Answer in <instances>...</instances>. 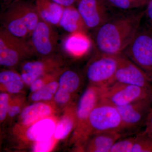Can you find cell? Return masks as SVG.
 Instances as JSON below:
<instances>
[{
	"label": "cell",
	"mask_w": 152,
	"mask_h": 152,
	"mask_svg": "<svg viewBox=\"0 0 152 152\" xmlns=\"http://www.w3.org/2000/svg\"><path fill=\"white\" fill-rule=\"evenodd\" d=\"M23 100L21 98H16L10 101L8 115L10 118H13L20 113Z\"/></svg>",
	"instance_id": "31"
},
{
	"label": "cell",
	"mask_w": 152,
	"mask_h": 152,
	"mask_svg": "<svg viewBox=\"0 0 152 152\" xmlns=\"http://www.w3.org/2000/svg\"><path fill=\"white\" fill-rule=\"evenodd\" d=\"M131 152H152V139L138 134Z\"/></svg>",
	"instance_id": "25"
},
{
	"label": "cell",
	"mask_w": 152,
	"mask_h": 152,
	"mask_svg": "<svg viewBox=\"0 0 152 152\" xmlns=\"http://www.w3.org/2000/svg\"><path fill=\"white\" fill-rule=\"evenodd\" d=\"M137 136H127L117 141L112 147L110 152H131Z\"/></svg>",
	"instance_id": "24"
},
{
	"label": "cell",
	"mask_w": 152,
	"mask_h": 152,
	"mask_svg": "<svg viewBox=\"0 0 152 152\" xmlns=\"http://www.w3.org/2000/svg\"><path fill=\"white\" fill-rule=\"evenodd\" d=\"M76 124V107L72 106L58 122L54 137L58 140L65 138L75 127Z\"/></svg>",
	"instance_id": "21"
},
{
	"label": "cell",
	"mask_w": 152,
	"mask_h": 152,
	"mask_svg": "<svg viewBox=\"0 0 152 152\" xmlns=\"http://www.w3.org/2000/svg\"><path fill=\"white\" fill-rule=\"evenodd\" d=\"M58 122L57 119L53 115L39 120L26 127L25 137L34 142L50 138L54 135Z\"/></svg>",
	"instance_id": "14"
},
{
	"label": "cell",
	"mask_w": 152,
	"mask_h": 152,
	"mask_svg": "<svg viewBox=\"0 0 152 152\" xmlns=\"http://www.w3.org/2000/svg\"><path fill=\"white\" fill-rule=\"evenodd\" d=\"M145 11L111 16L95 29L94 39L97 53L118 56L123 53L140 29Z\"/></svg>",
	"instance_id": "1"
},
{
	"label": "cell",
	"mask_w": 152,
	"mask_h": 152,
	"mask_svg": "<svg viewBox=\"0 0 152 152\" xmlns=\"http://www.w3.org/2000/svg\"><path fill=\"white\" fill-rule=\"evenodd\" d=\"M117 107L121 115L125 132L134 130L145 124L152 107V96Z\"/></svg>",
	"instance_id": "13"
},
{
	"label": "cell",
	"mask_w": 152,
	"mask_h": 152,
	"mask_svg": "<svg viewBox=\"0 0 152 152\" xmlns=\"http://www.w3.org/2000/svg\"><path fill=\"white\" fill-rule=\"evenodd\" d=\"M76 4L88 29H95L111 17L107 0H78Z\"/></svg>",
	"instance_id": "11"
},
{
	"label": "cell",
	"mask_w": 152,
	"mask_h": 152,
	"mask_svg": "<svg viewBox=\"0 0 152 152\" xmlns=\"http://www.w3.org/2000/svg\"><path fill=\"white\" fill-rule=\"evenodd\" d=\"M92 46L91 39L84 32L70 34L63 42V50L70 56L75 58L83 56L89 51Z\"/></svg>",
	"instance_id": "16"
},
{
	"label": "cell",
	"mask_w": 152,
	"mask_h": 152,
	"mask_svg": "<svg viewBox=\"0 0 152 152\" xmlns=\"http://www.w3.org/2000/svg\"><path fill=\"white\" fill-rule=\"evenodd\" d=\"M52 1L63 7H67L74 6L75 4H77L78 0H52Z\"/></svg>",
	"instance_id": "34"
},
{
	"label": "cell",
	"mask_w": 152,
	"mask_h": 152,
	"mask_svg": "<svg viewBox=\"0 0 152 152\" xmlns=\"http://www.w3.org/2000/svg\"><path fill=\"white\" fill-rule=\"evenodd\" d=\"M58 84L59 88L73 94L80 88L81 79L77 73L69 70L64 71L60 75Z\"/></svg>",
	"instance_id": "22"
},
{
	"label": "cell",
	"mask_w": 152,
	"mask_h": 152,
	"mask_svg": "<svg viewBox=\"0 0 152 152\" xmlns=\"http://www.w3.org/2000/svg\"><path fill=\"white\" fill-rule=\"evenodd\" d=\"M147 5V8L145 11V15L148 21L152 26V0H150Z\"/></svg>",
	"instance_id": "33"
},
{
	"label": "cell",
	"mask_w": 152,
	"mask_h": 152,
	"mask_svg": "<svg viewBox=\"0 0 152 152\" xmlns=\"http://www.w3.org/2000/svg\"><path fill=\"white\" fill-rule=\"evenodd\" d=\"M52 26L40 19L30 37L34 52L42 57L53 55L58 47V35Z\"/></svg>",
	"instance_id": "10"
},
{
	"label": "cell",
	"mask_w": 152,
	"mask_h": 152,
	"mask_svg": "<svg viewBox=\"0 0 152 152\" xmlns=\"http://www.w3.org/2000/svg\"><path fill=\"white\" fill-rule=\"evenodd\" d=\"M10 96L6 93H1L0 94V120L2 122L6 118L8 112L10 101Z\"/></svg>",
	"instance_id": "29"
},
{
	"label": "cell",
	"mask_w": 152,
	"mask_h": 152,
	"mask_svg": "<svg viewBox=\"0 0 152 152\" xmlns=\"http://www.w3.org/2000/svg\"><path fill=\"white\" fill-rule=\"evenodd\" d=\"M58 87V82L53 80L40 89L32 93L31 96V100L34 102L51 100L54 98Z\"/></svg>",
	"instance_id": "23"
},
{
	"label": "cell",
	"mask_w": 152,
	"mask_h": 152,
	"mask_svg": "<svg viewBox=\"0 0 152 152\" xmlns=\"http://www.w3.org/2000/svg\"><path fill=\"white\" fill-rule=\"evenodd\" d=\"M140 1L141 3L142 6H144L147 5L150 0H140Z\"/></svg>",
	"instance_id": "36"
},
{
	"label": "cell",
	"mask_w": 152,
	"mask_h": 152,
	"mask_svg": "<svg viewBox=\"0 0 152 152\" xmlns=\"http://www.w3.org/2000/svg\"><path fill=\"white\" fill-rule=\"evenodd\" d=\"M123 53L152 76V32L139 29Z\"/></svg>",
	"instance_id": "8"
},
{
	"label": "cell",
	"mask_w": 152,
	"mask_h": 152,
	"mask_svg": "<svg viewBox=\"0 0 152 152\" xmlns=\"http://www.w3.org/2000/svg\"><path fill=\"white\" fill-rule=\"evenodd\" d=\"M151 96L152 98V91H151Z\"/></svg>",
	"instance_id": "37"
},
{
	"label": "cell",
	"mask_w": 152,
	"mask_h": 152,
	"mask_svg": "<svg viewBox=\"0 0 152 152\" xmlns=\"http://www.w3.org/2000/svg\"><path fill=\"white\" fill-rule=\"evenodd\" d=\"M59 26L67 32L86 33L88 29L77 7L74 6L65 7Z\"/></svg>",
	"instance_id": "19"
},
{
	"label": "cell",
	"mask_w": 152,
	"mask_h": 152,
	"mask_svg": "<svg viewBox=\"0 0 152 152\" xmlns=\"http://www.w3.org/2000/svg\"><path fill=\"white\" fill-rule=\"evenodd\" d=\"M102 90V88L90 85L81 96L76 107V124L74 135L75 140L80 145L85 144L89 137L90 115L100 101Z\"/></svg>",
	"instance_id": "3"
},
{
	"label": "cell",
	"mask_w": 152,
	"mask_h": 152,
	"mask_svg": "<svg viewBox=\"0 0 152 152\" xmlns=\"http://www.w3.org/2000/svg\"><path fill=\"white\" fill-rule=\"evenodd\" d=\"M54 108L48 103L37 102L25 108L21 113V124L27 127L39 120L53 115Z\"/></svg>",
	"instance_id": "18"
},
{
	"label": "cell",
	"mask_w": 152,
	"mask_h": 152,
	"mask_svg": "<svg viewBox=\"0 0 152 152\" xmlns=\"http://www.w3.org/2000/svg\"><path fill=\"white\" fill-rule=\"evenodd\" d=\"M121 132H108L91 135L85 143V150L91 152H110L114 144L119 139L126 137Z\"/></svg>",
	"instance_id": "15"
},
{
	"label": "cell",
	"mask_w": 152,
	"mask_h": 152,
	"mask_svg": "<svg viewBox=\"0 0 152 152\" xmlns=\"http://www.w3.org/2000/svg\"><path fill=\"white\" fill-rule=\"evenodd\" d=\"M72 94L58 87L54 96L55 102L59 105H64L70 100Z\"/></svg>",
	"instance_id": "30"
},
{
	"label": "cell",
	"mask_w": 152,
	"mask_h": 152,
	"mask_svg": "<svg viewBox=\"0 0 152 152\" xmlns=\"http://www.w3.org/2000/svg\"><path fill=\"white\" fill-rule=\"evenodd\" d=\"M144 125L145 129L140 134L152 139V107L148 114Z\"/></svg>",
	"instance_id": "32"
},
{
	"label": "cell",
	"mask_w": 152,
	"mask_h": 152,
	"mask_svg": "<svg viewBox=\"0 0 152 152\" xmlns=\"http://www.w3.org/2000/svg\"><path fill=\"white\" fill-rule=\"evenodd\" d=\"M109 5L123 10H130L142 7L140 0H107Z\"/></svg>",
	"instance_id": "26"
},
{
	"label": "cell",
	"mask_w": 152,
	"mask_h": 152,
	"mask_svg": "<svg viewBox=\"0 0 152 152\" xmlns=\"http://www.w3.org/2000/svg\"><path fill=\"white\" fill-rule=\"evenodd\" d=\"M118 56L97 53L87 68L90 85L103 88L113 83L118 66Z\"/></svg>",
	"instance_id": "6"
},
{
	"label": "cell",
	"mask_w": 152,
	"mask_h": 152,
	"mask_svg": "<svg viewBox=\"0 0 152 152\" xmlns=\"http://www.w3.org/2000/svg\"><path fill=\"white\" fill-rule=\"evenodd\" d=\"M37 61L26 62L22 67L20 76L25 84L30 86L37 79L48 74L61 72V58L53 55Z\"/></svg>",
	"instance_id": "12"
},
{
	"label": "cell",
	"mask_w": 152,
	"mask_h": 152,
	"mask_svg": "<svg viewBox=\"0 0 152 152\" xmlns=\"http://www.w3.org/2000/svg\"><path fill=\"white\" fill-rule=\"evenodd\" d=\"M19 1L20 0H1L2 8L4 10L9 6Z\"/></svg>",
	"instance_id": "35"
},
{
	"label": "cell",
	"mask_w": 152,
	"mask_h": 152,
	"mask_svg": "<svg viewBox=\"0 0 152 152\" xmlns=\"http://www.w3.org/2000/svg\"><path fill=\"white\" fill-rule=\"evenodd\" d=\"M1 89L11 94L20 93L23 88L24 83L20 75L12 70H4L0 73Z\"/></svg>",
	"instance_id": "20"
},
{
	"label": "cell",
	"mask_w": 152,
	"mask_h": 152,
	"mask_svg": "<svg viewBox=\"0 0 152 152\" xmlns=\"http://www.w3.org/2000/svg\"><path fill=\"white\" fill-rule=\"evenodd\" d=\"M40 20L35 4L20 0L9 6L1 15L2 27L12 34L30 37Z\"/></svg>",
	"instance_id": "2"
},
{
	"label": "cell",
	"mask_w": 152,
	"mask_h": 152,
	"mask_svg": "<svg viewBox=\"0 0 152 152\" xmlns=\"http://www.w3.org/2000/svg\"><path fill=\"white\" fill-rule=\"evenodd\" d=\"M61 72L48 74L37 79L30 85V91L32 93H33L40 89L48 83L54 80V79Z\"/></svg>",
	"instance_id": "28"
},
{
	"label": "cell",
	"mask_w": 152,
	"mask_h": 152,
	"mask_svg": "<svg viewBox=\"0 0 152 152\" xmlns=\"http://www.w3.org/2000/svg\"><path fill=\"white\" fill-rule=\"evenodd\" d=\"M58 141L54 135L50 138L44 140L34 142L33 145L32 151L36 152H49L53 149Z\"/></svg>",
	"instance_id": "27"
},
{
	"label": "cell",
	"mask_w": 152,
	"mask_h": 152,
	"mask_svg": "<svg viewBox=\"0 0 152 152\" xmlns=\"http://www.w3.org/2000/svg\"><path fill=\"white\" fill-rule=\"evenodd\" d=\"M115 82L152 89V76L131 61L124 53L118 55Z\"/></svg>",
	"instance_id": "9"
},
{
	"label": "cell",
	"mask_w": 152,
	"mask_h": 152,
	"mask_svg": "<svg viewBox=\"0 0 152 152\" xmlns=\"http://www.w3.org/2000/svg\"><path fill=\"white\" fill-rule=\"evenodd\" d=\"M151 91L146 88L115 82L102 88L101 100L121 107L151 96Z\"/></svg>",
	"instance_id": "7"
},
{
	"label": "cell",
	"mask_w": 152,
	"mask_h": 152,
	"mask_svg": "<svg viewBox=\"0 0 152 152\" xmlns=\"http://www.w3.org/2000/svg\"><path fill=\"white\" fill-rule=\"evenodd\" d=\"M30 42L0 28V64L7 67L15 66L34 53Z\"/></svg>",
	"instance_id": "4"
},
{
	"label": "cell",
	"mask_w": 152,
	"mask_h": 152,
	"mask_svg": "<svg viewBox=\"0 0 152 152\" xmlns=\"http://www.w3.org/2000/svg\"><path fill=\"white\" fill-rule=\"evenodd\" d=\"M35 4L41 20L52 26H59L65 7L52 0H36Z\"/></svg>",
	"instance_id": "17"
},
{
	"label": "cell",
	"mask_w": 152,
	"mask_h": 152,
	"mask_svg": "<svg viewBox=\"0 0 152 152\" xmlns=\"http://www.w3.org/2000/svg\"><path fill=\"white\" fill-rule=\"evenodd\" d=\"M88 125L90 137L103 132L126 134L124 132L121 118L117 107L101 100L90 114Z\"/></svg>",
	"instance_id": "5"
}]
</instances>
